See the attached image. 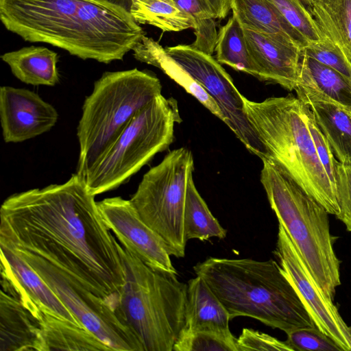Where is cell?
Returning <instances> with one entry per match:
<instances>
[{"instance_id": "obj_20", "label": "cell", "mask_w": 351, "mask_h": 351, "mask_svg": "<svg viewBox=\"0 0 351 351\" xmlns=\"http://www.w3.org/2000/svg\"><path fill=\"white\" fill-rule=\"evenodd\" d=\"M230 10L241 24L301 49L307 44L270 0H231Z\"/></svg>"}, {"instance_id": "obj_3", "label": "cell", "mask_w": 351, "mask_h": 351, "mask_svg": "<svg viewBox=\"0 0 351 351\" xmlns=\"http://www.w3.org/2000/svg\"><path fill=\"white\" fill-rule=\"evenodd\" d=\"M230 319L244 316L285 333L317 328L295 289L273 259L210 257L193 267Z\"/></svg>"}, {"instance_id": "obj_14", "label": "cell", "mask_w": 351, "mask_h": 351, "mask_svg": "<svg viewBox=\"0 0 351 351\" xmlns=\"http://www.w3.org/2000/svg\"><path fill=\"white\" fill-rule=\"evenodd\" d=\"M1 290L33 313L44 310L82 325L36 271L14 249L0 242Z\"/></svg>"}, {"instance_id": "obj_22", "label": "cell", "mask_w": 351, "mask_h": 351, "mask_svg": "<svg viewBox=\"0 0 351 351\" xmlns=\"http://www.w3.org/2000/svg\"><path fill=\"white\" fill-rule=\"evenodd\" d=\"M186 322L183 330L228 332L229 314L219 299L199 276L188 281Z\"/></svg>"}, {"instance_id": "obj_6", "label": "cell", "mask_w": 351, "mask_h": 351, "mask_svg": "<svg viewBox=\"0 0 351 351\" xmlns=\"http://www.w3.org/2000/svg\"><path fill=\"white\" fill-rule=\"evenodd\" d=\"M119 250L125 270L119 310L145 351H173L185 326L187 284L151 268L127 247Z\"/></svg>"}, {"instance_id": "obj_39", "label": "cell", "mask_w": 351, "mask_h": 351, "mask_svg": "<svg viewBox=\"0 0 351 351\" xmlns=\"http://www.w3.org/2000/svg\"><path fill=\"white\" fill-rule=\"evenodd\" d=\"M349 82H350V86H351V80H350V81H349Z\"/></svg>"}, {"instance_id": "obj_11", "label": "cell", "mask_w": 351, "mask_h": 351, "mask_svg": "<svg viewBox=\"0 0 351 351\" xmlns=\"http://www.w3.org/2000/svg\"><path fill=\"white\" fill-rule=\"evenodd\" d=\"M165 49L215 100L223 115V122L247 149L261 159L267 156L264 145L246 116L244 96L221 64L212 56L190 45H178Z\"/></svg>"}, {"instance_id": "obj_24", "label": "cell", "mask_w": 351, "mask_h": 351, "mask_svg": "<svg viewBox=\"0 0 351 351\" xmlns=\"http://www.w3.org/2000/svg\"><path fill=\"white\" fill-rule=\"evenodd\" d=\"M12 74L23 83L53 86L60 82L58 53L43 46L24 47L1 55Z\"/></svg>"}, {"instance_id": "obj_7", "label": "cell", "mask_w": 351, "mask_h": 351, "mask_svg": "<svg viewBox=\"0 0 351 351\" xmlns=\"http://www.w3.org/2000/svg\"><path fill=\"white\" fill-rule=\"evenodd\" d=\"M154 74L136 68L104 72L86 97L77 128L76 173L84 180L133 117L161 93Z\"/></svg>"}, {"instance_id": "obj_27", "label": "cell", "mask_w": 351, "mask_h": 351, "mask_svg": "<svg viewBox=\"0 0 351 351\" xmlns=\"http://www.w3.org/2000/svg\"><path fill=\"white\" fill-rule=\"evenodd\" d=\"M130 14L138 24L153 25L165 32L194 29V19L175 0H136Z\"/></svg>"}, {"instance_id": "obj_30", "label": "cell", "mask_w": 351, "mask_h": 351, "mask_svg": "<svg viewBox=\"0 0 351 351\" xmlns=\"http://www.w3.org/2000/svg\"><path fill=\"white\" fill-rule=\"evenodd\" d=\"M173 351H238L230 331L182 330Z\"/></svg>"}, {"instance_id": "obj_35", "label": "cell", "mask_w": 351, "mask_h": 351, "mask_svg": "<svg viewBox=\"0 0 351 351\" xmlns=\"http://www.w3.org/2000/svg\"><path fill=\"white\" fill-rule=\"evenodd\" d=\"M238 351H293L285 341L252 328H244L237 339Z\"/></svg>"}, {"instance_id": "obj_9", "label": "cell", "mask_w": 351, "mask_h": 351, "mask_svg": "<svg viewBox=\"0 0 351 351\" xmlns=\"http://www.w3.org/2000/svg\"><path fill=\"white\" fill-rule=\"evenodd\" d=\"M193 170L191 152L185 147L173 149L144 174L130 199L141 219L163 239L169 254L176 258L185 256L184 211Z\"/></svg>"}, {"instance_id": "obj_26", "label": "cell", "mask_w": 351, "mask_h": 351, "mask_svg": "<svg viewBox=\"0 0 351 351\" xmlns=\"http://www.w3.org/2000/svg\"><path fill=\"white\" fill-rule=\"evenodd\" d=\"M215 51L216 60L221 64L259 79V71L250 53L243 27L234 15L219 28Z\"/></svg>"}, {"instance_id": "obj_36", "label": "cell", "mask_w": 351, "mask_h": 351, "mask_svg": "<svg viewBox=\"0 0 351 351\" xmlns=\"http://www.w3.org/2000/svg\"><path fill=\"white\" fill-rule=\"evenodd\" d=\"M336 195L339 209L336 217L351 232V165L339 161L336 166Z\"/></svg>"}, {"instance_id": "obj_33", "label": "cell", "mask_w": 351, "mask_h": 351, "mask_svg": "<svg viewBox=\"0 0 351 351\" xmlns=\"http://www.w3.org/2000/svg\"><path fill=\"white\" fill-rule=\"evenodd\" d=\"M302 109L319 159L330 180L336 186V166L338 161L335 158L328 141L318 126L309 106L302 102Z\"/></svg>"}, {"instance_id": "obj_13", "label": "cell", "mask_w": 351, "mask_h": 351, "mask_svg": "<svg viewBox=\"0 0 351 351\" xmlns=\"http://www.w3.org/2000/svg\"><path fill=\"white\" fill-rule=\"evenodd\" d=\"M103 219L125 247L151 268L177 274L163 239L139 217L130 199L121 197L97 202Z\"/></svg>"}, {"instance_id": "obj_15", "label": "cell", "mask_w": 351, "mask_h": 351, "mask_svg": "<svg viewBox=\"0 0 351 351\" xmlns=\"http://www.w3.org/2000/svg\"><path fill=\"white\" fill-rule=\"evenodd\" d=\"M56 108L25 88H0V119L5 143H20L49 132L57 123Z\"/></svg>"}, {"instance_id": "obj_18", "label": "cell", "mask_w": 351, "mask_h": 351, "mask_svg": "<svg viewBox=\"0 0 351 351\" xmlns=\"http://www.w3.org/2000/svg\"><path fill=\"white\" fill-rule=\"evenodd\" d=\"M32 315L40 327L38 351L112 350L84 326L42 309H37Z\"/></svg>"}, {"instance_id": "obj_10", "label": "cell", "mask_w": 351, "mask_h": 351, "mask_svg": "<svg viewBox=\"0 0 351 351\" xmlns=\"http://www.w3.org/2000/svg\"><path fill=\"white\" fill-rule=\"evenodd\" d=\"M12 248L36 271L75 319L112 350L145 351L133 329L104 299L55 264L30 252Z\"/></svg>"}, {"instance_id": "obj_31", "label": "cell", "mask_w": 351, "mask_h": 351, "mask_svg": "<svg viewBox=\"0 0 351 351\" xmlns=\"http://www.w3.org/2000/svg\"><path fill=\"white\" fill-rule=\"evenodd\" d=\"M175 1L183 10L194 19L195 39L190 45L212 56L215 50L218 36L215 19L202 6L199 0Z\"/></svg>"}, {"instance_id": "obj_2", "label": "cell", "mask_w": 351, "mask_h": 351, "mask_svg": "<svg viewBox=\"0 0 351 351\" xmlns=\"http://www.w3.org/2000/svg\"><path fill=\"white\" fill-rule=\"evenodd\" d=\"M0 19L25 41L106 64L122 60L146 35L129 12L103 0H0Z\"/></svg>"}, {"instance_id": "obj_19", "label": "cell", "mask_w": 351, "mask_h": 351, "mask_svg": "<svg viewBox=\"0 0 351 351\" xmlns=\"http://www.w3.org/2000/svg\"><path fill=\"white\" fill-rule=\"evenodd\" d=\"M0 351H38L39 323L21 301L1 290Z\"/></svg>"}, {"instance_id": "obj_4", "label": "cell", "mask_w": 351, "mask_h": 351, "mask_svg": "<svg viewBox=\"0 0 351 351\" xmlns=\"http://www.w3.org/2000/svg\"><path fill=\"white\" fill-rule=\"evenodd\" d=\"M244 110L268 156L276 161L329 214L339 212L336 186L317 154L302 101L293 95L252 101L244 97Z\"/></svg>"}, {"instance_id": "obj_17", "label": "cell", "mask_w": 351, "mask_h": 351, "mask_svg": "<svg viewBox=\"0 0 351 351\" xmlns=\"http://www.w3.org/2000/svg\"><path fill=\"white\" fill-rule=\"evenodd\" d=\"M297 97L324 99L351 108V86L342 75L302 51Z\"/></svg>"}, {"instance_id": "obj_5", "label": "cell", "mask_w": 351, "mask_h": 351, "mask_svg": "<svg viewBox=\"0 0 351 351\" xmlns=\"http://www.w3.org/2000/svg\"><path fill=\"white\" fill-rule=\"evenodd\" d=\"M261 182L271 209L312 276L333 300L341 285L327 210L273 158L261 159Z\"/></svg>"}, {"instance_id": "obj_21", "label": "cell", "mask_w": 351, "mask_h": 351, "mask_svg": "<svg viewBox=\"0 0 351 351\" xmlns=\"http://www.w3.org/2000/svg\"><path fill=\"white\" fill-rule=\"evenodd\" d=\"M297 97L311 108L338 161L351 165V108L324 99Z\"/></svg>"}, {"instance_id": "obj_28", "label": "cell", "mask_w": 351, "mask_h": 351, "mask_svg": "<svg viewBox=\"0 0 351 351\" xmlns=\"http://www.w3.org/2000/svg\"><path fill=\"white\" fill-rule=\"evenodd\" d=\"M227 231L213 215L196 189L193 176L189 180L184 211V234L186 241H202L210 238L224 239Z\"/></svg>"}, {"instance_id": "obj_29", "label": "cell", "mask_w": 351, "mask_h": 351, "mask_svg": "<svg viewBox=\"0 0 351 351\" xmlns=\"http://www.w3.org/2000/svg\"><path fill=\"white\" fill-rule=\"evenodd\" d=\"M270 1L301 36L307 46L319 44L328 40L308 11L306 0Z\"/></svg>"}, {"instance_id": "obj_16", "label": "cell", "mask_w": 351, "mask_h": 351, "mask_svg": "<svg viewBox=\"0 0 351 351\" xmlns=\"http://www.w3.org/2000/svg\"><path fill=\"white\" fill-rule=\"evenodd\" d=\"M248 49L259 80L291 91L297 84L302 49L269 35L244 27Z\"/></svg>"}, {"instance_id": "obj_38", "label": "cell", "mask_w": 351, "mask_h": 351, "mask_svg": "<svg viewBox=\"0 0 351 351\" xmlns=\"http://www.w3.org/2000/svg\"><path fill=\"white\" fill-rule=\"evenodd\" d=\"M111 4L120 7L130 13L132 4L136 0H103Z\"/></svg>"}, {"instance_id": "obj_25", "label": "cell", "mask_w": 351, "mask_h": 351, "mask_svg": "<svg viewBox=\"0 0 351 351\" xmlns=\"http://www.w3.org/2000/svg\"><path fill=\"white\" fill-rule=\"evenodd\" d=\"M324 36L351 62V0H306Z\"/></svg>"}, {"instance_id": "obj_34", "label": "cell", "mask_w": 351, "mask_h": 351, "mask_svg": "<svg viewBox=\"0 0 351 351\" xmlns=\"http://www.w3.org/2000/svg\"><path fill=\"white\" fill-rule=\"evenodd\" d=\"M302 51L308 56L333 69L348 81L351 80V62L328 40L319 44L307 46Z\"/></svg>"}, {"instance_id": "obj_32", "label": "cell", "mask_w": 351, "mask_h": 351, "mask_svg": "<svg viewBox=\"0 0 351 351\" xmlns=\"http://www.w3.org/2000/svg\"><path fill=\"white\" fill-rule=\"evenodd\" d=\"M286 334V342L293 351H343L332 338L318 328H302Z\"/></svg>"}, {"instance_id": "obj_37", "label": "cell", "mask_w": 351, "mask_h": 351, "mask_svg": "<svg viewBox=\"0 0 351 351\" xmlns=\"http://www.w3.org/2000/svg\"><path fill=\"white\" fill-rule=\"evenodd\" d=\"M214 19H224L230 10L231 0H199Z\"/></svg>"}, {"instance_id": "obj_8", "label": "cell", "mask_w": 351, "mask_h": 351, "mask_svg": "<svg viewBox=\"0 0 351 351\" xmlns=\"http://www.w3.org/2000/svg\"><path fill=\"white\" fill-rule=\"evenodd\" d=\"M182 122L177 101L160 95L130 121L113 144L84 178L97 195L127 182L158 153L165 150L174 137L176 123Z\"/></svg>"}, {"instance_id": "obj_23", "label": "cell", "mask_w": 351, "mask_h": 351, "mask_svg": "<svg viewBox=\"0 0 351 351\" xmlns=\"http://www.w3.org/2000/svg\"><path fill=\"white\" fill-rule=\"evenodd\" d=\"M132 51L137 60L160 69L212 114L223 121V115L215 100L200 84L167 53L165 49L158 42L145 35Z\"/></svg>"}, {"instance_id": "obj_12", "label": "cell", "mask_w": 351, "mask_h": 351, "mask_svg": "<svg viewBox=\"0 0 351 351\" xmlns=\"http://www.w3.org/2000/svg\"><path fill=\"white\" fill-rule=\"evenodd\" d=\"M274 254L316 326L343 351H351V328L343 319L332 300L322 290L280 223Z\"/></svg>"}, {"instance_id": "obj_1", "label": "cell", "mask_w": 351, "mask_h": 351, "mask_svg": "<svg viewBox=\"0 0 351 351\" xmlns=\"http://www.w3.org/2000/svg\"><path fill=\"white\" fill-rule=\"evenodd\" d=\"M95 197L77 173L14 193L1 207L0 242L63 269L117 311L123 261Z\"/></svg>"}]
</instances>
